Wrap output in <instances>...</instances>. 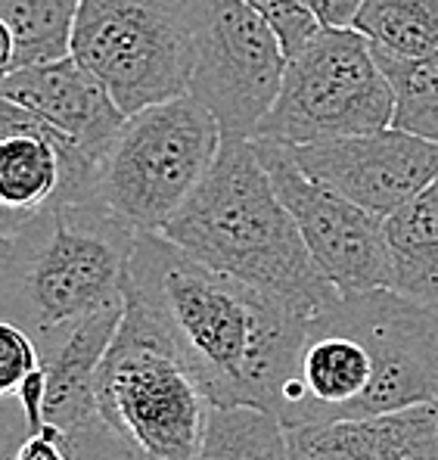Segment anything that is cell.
<instances>
[{
    "instance_id": "6da1fadb",
    "label": "cell",
    "mask_w": 438,
    "mask_h": 460,
    "mask_svg": "<svg viewBox=\"0 0 438 460\" xmlns=\"http://www.w3.org/2000/svg\"><path fill=\"white\" fill-rule=\"evenodd\" d=\"M125 299L162 323L212 404L277 414L311 311L206 265L156 230L137 234Z\"/></svg>"
},
{
    "instance_id": "7a4b0ae2",
    "label": "cell",
    "mask_w": 438,
    "mask_h": 460,
    "mask_svg": "<svg viewBox=\"0 0 438 460\" xmlns=\"http://www.w3.org/2000/svg\"><path fill=\"white\" fill-rule=\"evenodd\" d=\"M438 402V308L392 287L336 293L308 314L283 426L364 420Z\"/></svg>"
},
{
    "instance_id": "3957f363",
    "label": "cell",
    "mask_w": 438,
    "mask_h": 460,
    "mask_svg": "<svg viewBox=\"0 0 438 460\" xmlns=\"http://www.w3.org/2000/svg\"><path fill=\"white\" fill-rule=\"evenodd\" d=\"M140 230L103 199H59L4 230L0 311L40 351L106 308L125 305Z\"/></svg>"
},
{
    "instance_id": "277c9868",
    "label": "cell",
    "mask_w": 438,
    "mask_h": 460,
    "mask_svg": "<svg viewBox=\"0 0 438 460\" xmlns=\"http://www.w3.org/2000/svg\"><path fill=\"white\" fill-rule=\"evenodd\" d=\"M206 265L302 311L339 289L323 277L252 140H224L208 174L162 230Z\"/></svg>"
},
{
    "instance_id": "5b68a950",
    "label": "cell",
    "mask_w": 438,
    "mask_h": 460,
    "mask_svg": "<svg viewBox=\"0 0 438 460\" xmlns=\"http://www.w3.org/2000/svg\"><path fill=\"white\" fill-rule=\"evenodd\" d=\"M97 408L100 420L144 460H197L215 404L162 323L125 299L100 367Z\"/></svg>"
},
{
    "instance_id": "8992f818",
    "label": "cell",
    "mask_w": 438,
    "mask_h": 460,
    "mask_svg": "<svg viewBox=\"0 0 438 460\" xmlns=\"http://www.w3.org/2000/svg\"><path fill=\"white\" fill-rule=\"evenodd\" d=\"M224 144L218 119L193 93L125 119L103 153L97 199L137 230H162L180 212Z\"/></svg>"
},
{
    "instance_id": "52a82bcc",
    "label": "cell",
    "mask_w": 438,
    "mask_h": 460,
    "mask_svg": "<svg viewBox=\"0 0 438 460\" xmlns=\"http://www.w3.org/2000/svg\"><path fill=\"white\" fill-rule=\"evenodd\" d=\"M395 93L373 44L352 25H320L286 59L280 93L255 137L289 146L392 128Z\"/></svg>"
},
{
    "instance_id": "ba28073f",
    "label": "cell",
    "mask_w": 438,
    "mask_h": 460,
    "mask_svg": "<svg viewBox=\"0 0 438 460\" xmlns=\"http://www.w3.org/2000/svg\"><path fill=\"white\" fill-rule=\"evenodd\" d=\"M72 53L106 81L127 115L190 93L184 0H81Z\"/></svg>"
},
{
    "instance_id": "9c48e42d",
    "label": "cell",
    "mask_w": 438,
    "mask_h": 460,
    "mask_svg": "<svg viewBox=\"0 0 438 460\" xmlns=\"http://www.w3.org/2000/svg\"><path fill=\"white\" fill-rule=\"evenodd\" d=\"M190 22V93L218 119L224 140H252L280 93L286 50L246 0H184Z\"/></svg>"
},
{
    "instance_id": "30bf717a",
    "label": "cell",
    "mask_w": 438,
    "mask_h": 460,
    "mask_svg": "<svg viewBox=\"0 0 438 460\" xmlns=\"http://www.w3.org/2000/svg\"><path fill=\"white\" fill-rule=\"evenodd\" d=\"M280 199L293 212L314 261L339 293L392 287L386 218L348 196L311 181L293 159V146L252 137Z\"/></svg>"
},
{
    "instance_id": "8fae6325",
    "label": "cell",
    "mask_w": 438,
    "mask_h": 460,
    "mask_svg": "<svg viewBox=\"0 0 438 460\" xmlns=\"http://www.w3.org/2000/svg\"><path fill=\"white\" fill-rule=\"evenodd\" d=\"M311 181L389 218L438 178V144L401 128L293 146Z\"/></svg>"
},
{
    "instance_id": "7c38bea8",
    "label": "cell",
    "mask_w": 438,
    "mask_h": 460,
    "mask_svg": "<svg viewBox=\"0 0 438 460\" xmlns=\"http://www.w3.org/2000/svg\"><path fill=\"white\" fill-rule=\"evenodd\" d=\"M0 97L35 112L47 125L75 140L81 150L97 162H103V153L110 150L127 119L106 81L93 75L75 53L53 59V63L6 72Z\"/></svg>"
},
{
    "instance_id": "4fadbf2b",
    "label": "cell",
    "mask_w": 438,
    "mask_h": 460,
    "mask_svg": "<svg viewBox=\"0 0 438 460\" xmlns=\"http://www.w3.org/2000/svg\"><path fill=\"white\" fill-rule=\"evenodd\" d=\"M435 404L364 417L286 426V460H433Z\"/></svg>"
},
{
    "instance_id": "5bb4252c",
    "label": "cell",
    "mask_w": 438,
    "mask_h": 460,
    "mask_svg": "<svg viewBox=\"0 0 438 460\" xmlns=\"http://www.w3.org/2000/svg\"><path fill=\"white\" fill-rule=\"evenodd\" d=\"M125 314V305L106 308L100 314H91L72 327L63 340H57L50 349H44V426H57L63 432H75L81 426L100 420L97 408V383L100 367L106 361L116 330Z\"/></svg>"
},
{
    "instance_id": "9a60e30c",
    "label": "cell",
    "mask_w": 438,
    "mask_h": 460,
    "mask_svg": "<svg viewBox=\"0 0 438 460\" xmlns=\"http://www.w3.org/2000/svg\"><path fill=\"white\" fill-rule=\"evenodd\" d=\"M392 289L438 308V178L386 218Z\"/></svg>"
},
{
    "instance_id": "2e32d148",
    "label": "cell",
    "mask_w": 438,
    "mask_h": 460,
    "mask_svg": "<svg viewBox=\"0 0 438 460\" xmlns=\"http://www.w3.org/2000/svg\"><path fill=\"white\" fill-rule=\"evenodd\" d=\"M81 0H0V72L72 57Z\"/></svg>"
},
{
    "instance_id": "e0dca14e",
    "label": "cell",
    "mask_w": 438,
    "mask_h": 460,
    "mask_svg": "<svg viewBox=\"0 0 438 460\" xmlns=\"http://www.w3.org/2000/svg\"><path fill=\"white\" fill-rule=\"evenodd\" d=\"M286 426L252 404H215L197 460H286Z\"/></svg>"
},
{
    "instance_id": "ac0fdd59",
    "label": "cell",
    "mask_w": 438,
    "mask_h": 460,
    "mask_svg": "<svg viewBox=\"0 0 438 460\" xmlns=\"http://www.w3.org/2000/svg\"><path fill=\"white\" fill-rule=\"evenodd\" d=\"M352 29L395 57L438 53V0H364Z\"/></svg>"
},
{
    "instance_id": "d6986e66",
    "label": "cell",
    "mask_w": 438,
    "mask_h": 460,
    "mask_svg": "<svg viewBox=\"0 0 438 460\" xmlns=\"http://www.w3.org/2000/svg\"><path fill=\"white\" fill-rule=\"evenodd\" d=\"M373 53L395 93L392 128L420 134V137L438 144V53L395 57V53L376 50V47Z\"/></svg>"
},
{
    "instance_id": "ffe728a7",
    "label": "cell",
    "mask_w": 438,
    "mask_h": 460,
    "mask_svg": "<svg viewBox=\"0 0 438 460\" xmlns=\"http://www.w3.org/2000/svg\"><path fill=\"white\" fill-rule=\"evenodd\" d=\"M40 364H44V355L35 336L25 333L19 323H0V395L10 398Z\"/></svg>"
},
{
    "instance_id": "44dd1931",
    "label": "cell",
    "mask_w": 438,
    "mask_h": 460,
    "mask_svg": "<svg viewBox=\"0 0 438 460\" xmlns=\"http://www.w3.org/2000/svg\"><path fill=\"white\" fill-rule=\"evenodd\" d=\"M246 4H252L255 10L274 25V31H277L283 40L286 57H293V53L320 29L318 16L308 10L305 0H246Z\"/></svg>"
},
{
    "instance_id": "7402d4cb",
    "label": "cell",
    "mask_w": 438,
    "mask_h": 460,
    "mask_svg": "<svg viewBox=\"0 0 438 460\" xmlns=\"http://www.w3.org/2000/svg\"><path fill=\"white\" fill-rule=\"evenodd\" d=\"M66 442L75 460H144L127 442H121L103 420L66 432Z\"/></svg>"
},
{
    "instance_id": "603a6c76",
    "label": "cell",
    "mask_w": 438,
    "mask_h": 460,
    "mask_svg": "<svg viewBox=\"0 0 438 460\" xmlns=\"http://www.w3.org/2000/svg\"><path fill=\"white\" fill-rule=\"evenodd\" d=\"M6 460H75L66 442V432L57 426H44L38 432H25L22 442L13 445Z\"/></svg>"
},
{
    "instance_id": "cb8c5ba5",
    "label": "cell",
    "mask_w": 438,
    "mask_h": 460,
    "mask_svg": "<svg viewBox=\"0 0 438 460\" xmlns=\"http://www.w3.org/2000/svg\"><path fill=\"white\" fill-rule=\"evenodd\" d=\"M305 4H308V10L318 16L320 25H336V29H342V25L355 22L364 0H305Z\"/></svg>"
},
{
    "instance_id": "d4e9b609",
    "label": "cell",
    "mask_w": 438,
    "mask_h": 460,
    "mask_svg": "<svg viewBox=\"0 0 438 460\" xmlns=\"http://www.w3.org/2000/svg\"><path fill=\"white\" fill-rule=\"evenodd\" d=\"M433 460H438V438H435V451H433Z\"/></svg>"
},
{
    "instance_id": "484cf974",
    "label": "cell",
    "mask_w": 438,
    "mask_h": 460,
    "mask_svg": "<svg viewBox=\"0 0 438 460\" xmlns=\"http://www.w3.org/2000/svg\"><path fill=\"white\" fill-rule=\"evenodd\" d=\"M435 414H438V402H435Z\"/></svg>"
}]
</instances>
